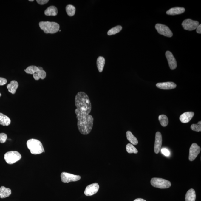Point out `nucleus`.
<instances>
[{"instance_id":"f257e3e1","label":"nucleus","mask_w":201,"mask_h":201,"mask_svg":"<svg viewBox=\"0 0 201 201\" xmlns=\"http://www.w3.org/2000/svg\"><path fill=\"white\" fill-rule=\"evenodd\" d=\"M78 120V127L79 132L83 135L89 134L93 126L94 118L89 114L82 112L78 109L75 110Z\"/></svg>"},{"instance_id":"f03ea898","label":"nucleus","mask_w":201,"mask_h":201,"mask_svg":"<svg viewBox=\"0 0 201 201\" xmlns=\"http://www.w3.org/2000/svg\"><path fill=\"white\" fill-rule=\"evenodd\" d=\"M75 103L77 109L84 113L89 114L92 109L91 103L88 95L83 92H79L75 98Z\"/></svg>"},{"instance_id":"7ed1b4c3","label":"nucleus","mask_w":201,"mask_h":201,"mask_svg":"<svg viewBox=\"0 0 201 201\" xmlns=\"http://www.w3.org/2000/svg\"><path fill=\"white\" fill-rule=\"evenodd\" d=\"M27 146L30 150L31 154H41L44 152V150L42 144L37 139H29L27 142Z\"/></svg>"},{"instance_id":"20e7f679","label":"nucleus","mask_w":201,"mask_h":201,"mask_svg":"<svg viewBox=\"0 0 201 201\" xmlns=\"http://www.w3.org/2000/svg\"><path fill=\"white\" fill-rule=\"evenodd\" d=\"M39 24L40 28L46 34L55 33L59 30V25L56 22L41 21Z\"/></svg>"},{"instance_id":"39448f33","label":"nucleus","mask_w":201,"mask_h":201,"mask_svg":"<svg viewBox=\"0 0 201 201\" xmlns=\"http://www.w3.org/2000/svg\"><path fill=\"white\" fill-rule=\"evenodd\" d=\"M151 183L153 187L160 189L168 188L171 185L170 181L161 178H153Z\"/></svg>"},{"instance_id":"423d86ee","label":"nucleus","mask_w":201,"mask_h":201,"mask_svg":"<svg viewBox=\"0 0 201 201\" xmlns=\"http://www.w3.org/2000/svg\"><path fill=\"white\" fill-rule=\"evenodd\" d=\"M21 158V155L17 151H11L6 153L4 155L5 161L9 164L13 163L19 161Z\"/></svg>"},{"instance_id":"0eeeda50","label":"nucleus","mask_w":201,"mask_h":201,"mask_svg":"<svg viewBox=\"0 0 201 201\" xmlns=\"http://www.w3.org/2000/svg\"><path fill=\"white\" fill-rule=\"evenodd\" d=\"M61 180L64 183L75 182L79 180L81 177L79 175H75L73 174L63 172L61 174Z\"/></svg>"},{"instance_id":"6e6552de","label":"nucleus","mask_w":201,"mask_h":201,"mask_svg":"<svg viewBox=\"0 0 201 201\" xmlns=\"http://www.w3.org/2000/svg\"><path fill=\"white\" fill-rule=\"evenodd\" d=\"M156 30L159 34L168 37H171L173 33L168 27L162 24H157L155 27Z\"/></svg>"},{"instance_id":"1a4fd4ad","label":"nucleus","mask_w":201,"mask_h":201,"mask_svg":"<svg viewBox=\"0 0 201 201\" xmlns=\"http://www.w3.org/2000/svg\"><path fill=\"white\" fill-rule=\"evenodd\" d=\"M199 25V22L191 19H186L182 22V25L184 30L192 31L196 29Z\"/></svg>"},{"instance_id":"9d476101","label":"nucleus","mask_w":201,"mask_h":201,"mask_svg":"<svg viewBox=\"0 0 201 201\" xmlns=\"http://www.w3.org/2000/svg\"><path fill=\"white\" fill-rule=\"evenodd\" d=\"M201 148L198 145L195 143L191 145L190 148L189 160L190 161H193L195 160L198 154H200Z\"/></svg>"},{"instance_id":"9b49d317","label":"nucleus","mask_w":201,"mask_h":201,"mask_svg":"<svg viewBox=\"0 0 201 201\" xmlns=\"http://www.w3.org/2000/svg\"><path fill=\"white\" fill-rule=\"evenodd\" d=\"M99 189V185L97 183H94L87 186L84 191L85 195L91 196L93 195L98 191Z\"/></svg>"},{"instance_id":"f8f14e48","label":"nucleus","mask_w":201,"mask_h":201,"mask_svg":"<svg viewBox=\"0 0 201 201\" xmlns=\"http://www.w3.org/2000/svg\"><path fill=\"white\" fill-rule=\"evenodd\" d=\"M162 136L160 132L156 133L155 143H154V151L156 154H158L161 149L162 144Z\"/></svg>"},{"instance_id":"ddd939ff","label":"nucleus","mask_w":201,"mask_h":201,"mask_svg":"<svg viewBox=\"0 0 201 201\" xmlns=\"http://www.w3.org/2000/svg\"><path fill=\"white\" fill-rule=\"evenodd\" d=\"M166 56L170 69L172 70H174L177 67V61L174 57L171 52L169 51H166Z\"/></svg>"},{"instance_id":"4468645a","label":"nucleus","mask_w":201,"mask_h":201,"mask_svg":"<svg viewBox=\"0 0 201 201\" xmlns=\"http://www.w3.org/2000/svg\"><path fill=\"white\" fill-rule=\"evenodd\" d=\"M156 86L160 89L168 90L174 89L176 87L177 85L173 82H168L157 83Z\"/></svg>"},{"instance_id":"2eb2a0df","label":"nucleus","mask_w":201,"mask_h":201,"mask_svg":"<svg viewBox=\"0 0 201 201\" xmlns=\"http://www.w3.org/2000/svg\"><path fill=\"white\" fill-rule=\"evenodd\" d=\"M194 114L193 112H186L183 113L180 117V120L183 123L189 122L194 116Z\"/></svg>"},{"instance_id":"dca6fc26","label":"nucleus","mask_w":201,"mask_h":201,"mask_svg":"<svg viewBox=\"0 0 201 201\" xmlns=\"http://www.w3.org/2000/svg\"><path fill=\"white\" fill-rule=\"evenodd\" d=\"M185 11V9L183 7H172L170 10H168L166 11V14L169 15H179L182 14Z\"/></svg>"},{"instance_id":"f3484780","label":"nucleus","mask_w":201,"mask_h":201,"mask_svg":"<svg viewBox=\"0 0 201 201\" xmlns=\"http://www.w3.org/2000/svg\"><path fill=\"white\" fill-rule=\"evenodd\" d=\"M18 86V83L16 81H12L10 84L7 85V88L9 92L14 94L16 93Z\"/></svg>"},{"instance_id":"a211bd4d","label":"nucleus","mask_w":201,"mask_h":201,"mask_svg":"<svg viewBox=\"0 0 201 201\" xmlns=\"http://www.w3.org/2000/svg\"><path fill=\"white\" fill-rule=\"evenodd\" d=\"M196 194L195 191L193 189L188 190L185 196V201H195Z\"/></svg>"},{"instance_id":"6ab92c4d","label":"nucleus","mask_w":201,"mask_h":201,"mask_svg":"<svg viewBox=\"0 0 201 201\" xmlns=\"http://www.w3.org/2000/svg\"><path fill=\"white\" fill-rule=\"evenodd\" d=\"M58 13V10L56 7L51 6L45 10L44 14L46 16H56Z\"/></svg>"},{"instance_id":"aec40b11","label":"nucleus","mask_w":201,"mask_h":201,"mask_svg":"<svg viewBox=\"0 0 201 201\" xmlns=\"http://www.w3.org/2000/svg\"><path fill=\"white\" fill-rule=\"evenodd\" d=\"M11 194V190L4 186L0 187V198H4L9 197Z\"/></svg>"},{"instance_id":"412c9836","label":"nucleus","mask_w":201,"mask_h":201,"mask_svg":"<svg viewBox=\"0 0 201 201\" xmlns=\"http://www.w3.org/2000/svg\"><path fill=\"white\" fill-rule=\"evenodd\" d=\"M11 120L8 117L1 113H0V124L4 126L10 125Z\"/></svg>"},{"instance_id":"4be33fe9","label":"nucleus","mask_w":201,"mask_h":201,"mask_svg":"<svg viewBox=\"0 0 201 201\" xmlns=\"http://www.w3.org/2000/svg\"><path fill=\"white\" fill-rule=\"evenodd\" d=\"M97 67L100 72H103L105 64V60L103 57H99L97 59Z\"/></svg>"},{"instance_id":"5701e85b","label":"nucleus","mask_w":201,"mask_h":201,"mask_svg":"<svg viewBox=\"0 0 201 201\" xmlns=\"http://www.w3.org/2000/svg\"><path fill=\"white\" fill-rule=\"evenodd\" d=\"M126 137L127 140L133 145H137L138 142L137 138L133 135L131 132L128 131L126 132Z\"/></svg>"},{"instance_id":"b1692460","label":"nucleus","mask_w":201,"mask_h":201,"mask_svg":"<svg viewBox=\"0 0 201 201\" xmlns=\"http://www.w3.org/2000/svg\"><path fill=\"white\" fill-rule=\"evenodd\" d=\"M46 76V72L44 70H40L38 72L33 75L34 78L35 80H39L40 79H44Z\"/></svg>"},{"instance_id":"393cba45","label":"nucleus","mask_w":201,"mask_h":201,"mask_svg":"<svg viewBox=\"0 0 201 201\" xmlns=\"http://www.w3.org/2000/svg\"><path fill=\"white\" fill-rule=\"evenodd\" d=\"M40 70L38 67L35 66H30L27 67L24 71L28 74L33 75L36 73Z\"/></svg>"},{"instance_id":"a878e982","label":"nucleus","mask_w":201,"mask_h":201,"mask_svg":"<svg viewBox=\"0 0 201 201\" xmlns=\"http://www.w3.org/2000/svg\"><path fill=\"white\" fill-rule=\"evenodd\" d=\"M66 12L69 16H72L75 14L76 8L74 6L71 4L67 5L66 7Z\"/></svg>"},{"instance_id":"bb28decb","label":"nucleus","mask_w":201,"mask_h":201,"mask_svg":"<svg viewBox=\"0 0 201 201\" xmlns=\"http://www.w3.org/2000/svg\"><path fill=\"white\" fill-rule=\"evenodd\" d=\"M122 29V27L120 25H118L116 27H114L112 29L109 30L107 33L108 35H115V34L118 33H119Z\"/></svg>"},{"instance_id":"cd10ccee","label":"nucleus","mask_w":201,"mask_h":201,"mask_svg":"<svg viewBox=\"0 0 201 201\" xmlns=\"http://www.w3.org/2000/svg\"><path fill=\"white\" fill-rule=\"evenodd\" d=\"M159 120L161 125L163 127H166L168 124V119L165 115H161L159 116Z\"/></svg>"},{"instance_id":"c85d7f7f","label":"nucleus","mask_w":201,"mask_h":201,"mask_svg":"<svg viewBox=\"0 0 201 201\" xmlns=\"http://www.w3.org/2000/svg\"><path fill=\"white\" fill-rule=\"evenodd\" d=\"M126 149L129 154H137L138 151L137 149L132 144L128 143L126 146Z\"/></svg>"},{"instance_id":"c756f323","label":"nucleus","mask_w":201,"mask_h":201,"mask_svg":"<svg viewBox=\"0 0 201 201\" xmlns=\"http://www.w3.org/2000/svg\"><path fill=\"white\" fill-rule=\"evenodd\" d=\"M191 129L193 131L197 132L201 131V121H200L197 124H193L191 126Z\"/></svg>"},{"instance_id":"7c9ffc66","label":"nucleus","mask_w":201,"mask_h":201,"mask_svg":"<svg viewBox=\"0 0 201 201\" xmlns=\"http://www.w3.org/2000/svg\"><path fill=\"white\" fill-rule=\"evenodd\" d=\"M7 139V135L4 133H0V143H5Z\"/></svg>"},{"instance_id":"2f4dec72","label":"nucleus","mask_w":201,"mask_h":201,"mask_svg":"<svg viewBox=\"0 0 201 201\" xmlns=\"http://www.w3.org/2000/svg\"><path fill=\"white\" fill-rule=\"evenodd\" d=\"M161 151L162 154L165 156L168 157L170 155V152H169L168 150L166 149V148H163L161 149Z\"/></svg>"},{"instance_id":"473e14b6","label":"nucleus","mask_w":201,"mask_h":201,"mask_svg":"<svg viewBox=\"0 0 201 201\" xmlns=\"http://www.w3.org/2000/svg\"><path fill=\"white\" fill-rule=\"evenodd\" d=\"M7 82V79L4 78L0 77V85L2 86L6 84Z\"/></svg>"},{"instance_id":"72a5a7b5","label":"nucleus","mask_w":201,"mask_h":201,"mask_svg":"<svg viewBox=\"0 0 201 201\" xmlns=\"http://www.w3.org/2000/svg\"><path fill=\"white\" fill-rule=\"evenodd\" d=\"M36 1L38 4L43 5V4H47V3L49 1V0H37Z\"/></svg>"},{"instance_id":"f704fd0d","label":"nucleus","mask_w":201,"mask_h":201,"mask_svg":"<svg viewBox=\"0 0 201 201\" xmlns=\"http://www.w3.org/2000/svg\"><path fill=\"white\" fill-rule=\"evenodd\" d=\"M196 32H197L198 33L201 34V25H199L197 27V28H196Z\"/></svg>"},{"instance_id":"c9c22d12","label":"nucleus","mask_w":201,"mask_h":201,"mask_svg":"<svg viewBox=\"0 0 201 201\" xmlns=\"http://www.w3.org/2000/svg\"><path fill=\"white\" fill-rule=\"evenodd\" d=\"M134 201H146L143 199L138 198L135 199V200H134Z\"/></svg>"},{"instance_id":"e433bc0d","label":"nucleus","mask_w":201,"mask_h":201,"mask_svg":"<svg viewBox=\"0 0 201 201\" xmlns=\"http://www.w3.org/2000/svg\"><path fill=\"white\" fill-rule=\"evenodd\" d=\"M29 1H34V0H29Z\"/></svg>"},{"instance_id":"4c0bfd02","label":"nucleus","mask_w":201,"mask_h":201,"mask_svg":"<svg viewBox=\"0 0 201 201\" xmlns=\"http://www.w3.org/2000/svg\"><path fill=\"white\" fill-rule=\"evenodd\" d=\"M1 96V93H0V97Z\"/></svg>"},{"instance_id":"58836bf2","label":"nucleus","mask_w":201,"mask_h":201,"mask_svg":"<svg viewBox=\"0 0 201 201\" xmlns=\"http://www.w3.org/2000/svg\"><path fill=\"white\" fill-rule=\"evenodd\" d=\"M59 31H60V32H61V30H60Z\"/></svg>"}]
</instances>
